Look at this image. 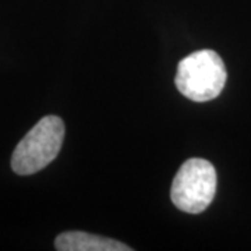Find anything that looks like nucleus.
I'll return each instance as SVG.
<instances>
[{
    "label": "nucleus",
    "instance_id": "obj_3",
    "mask_svg": "<svg viewBox=\"0 0 251 251\" xmlns=\"http://www.w3.org/2000/svg\"><path fill=\"white\" fill-rule=\"evenodd\" d=\"M216 191V171L202 158L186 161L172 183L171 198L176 208L188 214H201L211 205Z\"/></svg>",
    "mask_w": 251,
    "mask_h": 251
},
{
    "label": "nucleus",
    "instance_id": "obj_1",
    "mask_svg": "<svg viewBox=\"0 0 251 251\" xmlns=\"http://www.w3.org/2000/svg\"><path fill=\"white\" fill-rule=\"evenodd\" d=\"M226 67L215 50L202 49L186 56L177 66L176 87L193 102L218 98L226 84Z\"/></svg>",
    "mask_w": 251,
    "mask_h": 251
},
{
    "label": "nucleus",
    "instance_id": "obj_4",
    "mask_svg": "<svg viewBox=\"0 0 251 251\" xmlns=\"http://www.w3.org/2000/svg\"><path fill=\"white\" fill-rule=\"evenodd\" d=\"M59 251H131V247L113 239L85 232H64L54 240Z\"/></svg>",
    "mask_w": 251,
    "mask_h": 251
},
{
    "label": "nucleus",
    "instance_id": "obj_2",
    "mask_svg": "<svg viewBox=\"0 0 251 251\" xmlns=\"http://www.w3.org/2000/svg\"><path fill=\"white\" fill-rule=\"evenodd\" d=\"M64 140V123L60 117L41 119L17 144L11 156V169L20 176L34 175L56 159Z\"/></svg>",
    "mask_w": 251,
    "mask_h": 251
}]
</instances>
